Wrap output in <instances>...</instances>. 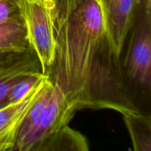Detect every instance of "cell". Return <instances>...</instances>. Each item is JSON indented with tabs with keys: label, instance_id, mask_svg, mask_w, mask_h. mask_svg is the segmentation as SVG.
I'll return each instance as SVG.
<instances>
[{
	"label": "cell",
	"instance_id": "52a82bcc",
	"mask_svg": "<svg viewBox=\"0 0 151 151\" xmlns=\"http://www.w3.org/2000/svg\"><path fill=\"white\" fill-rule=\"evenodd\" d=\"M38 72H41L39 61L30 47L25 51L0 50V80Z\"/></svg>",
	"mask_w": 151,
	"mask_h": 151
},
{
	"label": "cell",
	"instance_id": "9c48e42d",
	"mask_svg": "<svg viewBox=\"0 0 151 151\" xmlns=\"http://www.w3.org/2000/svg\"><path fill=\"white\" fill-rule=\"evenodd\" d=\"M86 139L81 133L65 125L46 139L36 150H88Z\"/></svg>",
	"mask_w": 151,
	"mask_h": 151
},
{
	"label": "cell",
	"instance_id": "7c38bea8",
	"mask_svg": "<svg viewBox=\"0 0 151 151\" xmlns=\"http://www.w3.org/2000/svg\"><path fill=\"white\" fill-rule=\"evenodd\" d=\"M47 75V74L39 72L22 77L10 89L7 99V104L22 100L40 81Z\"/></svg>",
	"mask_w": 151,
	"mask_h": 151
},
{
	"label": "cell",
	"instance_id": "5bb4252c",
	"mask_svg": "<svg viewBox=\"0 0 151 151\" xmlns=\"http://www.w3.org/2000/svg\"><path fill=\"white\" fill-rule=\"evenodd\" d=\"M25 75H16L0 80V108L7 104V97L13 86Z\"/></svg>",
	"mask_w": 151,
	"mask_h": 151
},
{
	"label": "cell",
	"instance_id": "7a4b0ae2",
	"mask_svg": "<svg viewBox=\"0 0 151 151\" xmlns=\"http://www.w3.org/2000/svg\"><path fill=\"white\" fill-rule=\"evenodd\" d=\"M26 29L29 47L41 72L48 73L55 58V22L58 0H16Z\"/></svg>",
	"mask_w": 151,
	"mask_h": 151
},
{
	"label": "cell",
	"instance_id": "8992f818",
	"mask_svg": "<svg viewBox=\"0 0 151 151\" xmlns=\"http://www.w3.org/2000/svg\"><path fill=\"white\" fill-rule=\"evenodd\" d=\"M141 0H103L106 32L109 42L118 58L120 57Z\"/></svg>",
	"mask_w": 151,
	"mask_h": 151
},
{
	"label": "cell",
	"instance_id": "277c9868",
	"mask_svg": "<svg viewBox=\"0 0 151 151\" xmlns=\"http://www.w3.org/2000/svg\"><path fill=\"white\" fill-rule=\"evenodd\" d=\"M77 109L54 83L51 97L32 134L17 147L16 151L36 150L46 139L55 134L72 119Z\"/></svg>",
	"mask_w": 151,
	"mask_h": 151
},
{
	"label": "cell",
	"instance_id": "9a60e30c",
	"mask_svg": "<svg viewBox=\"0 0 151 151\" xmlns=\"http://www.w3.org/2000/svg\"><path fill=\"white\" fill-rule=\"evenodd\" d=\"M99 1H102V2H103V0H99Z\"/></svg>",
	"mask_w": 151,
	"mask_h": 151
},
{
	"label": "cell",
	"instance_id": "5b68a950",
	"mask_svg": "<svg viewBox=\"0 0 151 151\" xmlns=\"http://www.w3.org/2000/svg\"><path fill=\"white\" fill-rule=\"evenodd\" d=\"M49 77H44L22 100L0 108V151L13 150L22 122Z\"/></svg>",
	"mask_w": 151,
	"mask_h": 151
},
{
	"label": "cell",
	"instance_id": "4fadbf2b",
	"mask_svg": "<svg viewBox=\"0 0 151 151\" xmlns=\"http://www.w3.org/2000/svg\"><path fill=\"white\" fill-rule=\"evenodd\" d=\"M19 16L16 0H0V24Z\"/></svg>",
	"mask_w": 151,
	"mask_h": 151
},
{
	"label": "cell",
	"instance_id": "ba28073f",
	"mask_svg": "<svg viewBox=\"0 0 151 151\" xmlns=\"http://www.w3.org/2000/svg\"><path fill=\"white\" fill-rule=\"evenodd\" d=\"M53 88H54V83L49 77L46 81L39 95L34 102L33 105L31 106L30 109L27 112L26 116L22 122L13 150H16L24 141L25 139L29 137L32 134V131L35 130L41 115L44 113L50 101Z\"/></svg>",
	"mask_w": 151,
	"mask_h": 151
},
{
	"label": "cell",
	"instance_id": "3957f363",
	"mask_svg": "<svg viewBox=\"0 0 151 151\" xmlns=\"http://www.w3.org/2000/svg\"><path fill=\"white\" fill-rule=\"evenodd\" d=\"M151 0H141L140 17L125 58L127 75L137 85L150 89L151 83Z\"/></svg>",
	"mask_w": 151,
	"mask_h": 151
},
{
	"label": "cell",
	"instance_id": "30bf717a",
	"mask_svg": "<svg viewBox=\"0 0 151 151\" xmlns=\"http://www.w3.org/2000/svg\"><path fill=\"white\" fill-rule=\"evenodd\" d=\"M29 48L26 29L20 16L0 24V50L25 51Z\"/></svg>",
	"mask_w": 151,
	"mask_h": 151
},
{
	"label": "cell",
	"instance_id": "8fae6325",
	"mask_svg": "<svg viewBox=\"0 0 151 151\" xmlns=\"http://www.w3.org/2000/svg\"><path fill=\"white\" fill-rule=\"evenodd\" d=\"M135 150L150 151L151 150L150 117L141 113L123 115Z\"/></svg>",
	"mask_w": 151,
	"mask_h": 151
},
{
	"label": "cell",
	"instance_id": "6da1fadb",
	"mask_svg": "<svg viewBox=\"0 0 151 151\" xmlns=\"http://www.w3.org/2000/svg\"><path fill=\"white\" fill-rule=\"evenodd\" d=\"M55 37L50 79L77 111L107 108L122 115L138 113L108 38L102 1L58 0Z\"/></svg>",
	"mask_w": 151,
	"mask_h": 151
}]
</instances>
